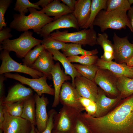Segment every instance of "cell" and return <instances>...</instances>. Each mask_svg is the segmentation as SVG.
Segmentation results:
<instances>
[{"label":"cell","instance_id":"6da1fadb","mask_svg":"<svg viewBox=\"0 0 133 133\" xmlns=\"http://www.w3.org/2000/svg\"><path fill=\"white\" fill-rule=\"evenodd\" d=\"M81 117L93 133H133V94L102 116L93 117L85 112Z\"/></svg>","mask_w":133,"mask_h":133},{"label":"cell","instance_id":"7a4b0ae2","mask_svg":"<svg viewBox=\"0 0 133 133\" xmlns=\"http://www.w3.org/2000/svg\"><path fill=\"white\" fill-rule=\"evenodd\" d=\"M28 10L30 14L27 16L24 13L14 14V19L10 23L9 27L19 32L32 29L37 33L44 26L53 20V18L34 8H30Z\"/></svg>","mask_w":133,"mask_h":133},{"label":"cell","instance_id":"3957f363","mask_svg":"<svg viewBox=\"0 0 133 133\" xmlns=\"http://www.w3.org/2000/svg\"><path fill=\"white\" fill-rule=\"evenodd\" d=\"M127 11L117 9L109 12L102 10L95 18L93 26H98L103 32L108 29L120 30L128 27L133 33V30L127 15Z\"/></svg>","mask_w":133,"mask_h":133},{"label":"cell","instance_id":"277c9868","mask_svg":"<svg viewBox=\"0 0 133 133\" xmlns=\"http://www.w3.org/2000/svg\"><path fill=\"white\" fill-rule=\"evenodd\" d=\"M33 33L28 31L22 33L18 38L4 40L0 44V50H6L10 52L13 51L17 57L23 58L32 48L41 44L42 41L34 37Z\"/></svg>","mask_w":133,"mask_h":133},{"label":"cell","instance_id":"5b68a950","mask_svg":"<svg viewBox=\"0 0 133 133\" xmlns=\"http://www.w3.org/2000/svg\"><path fill=\"white\" fill-rule=\"evenodd\" d=\"M50 35L53 39L65 43H71L92 46L97 44V35L94 28L84 29L77 32L69 33L67 30H58Z\"/></svg>","mask_w":133,"mask_h":133},{"label":"cell","instance_id":"8992f818","mask_svg":"<svg viewBox=\"0 0 133 133\" xmlns=\"http://www.w3.org/2000/svg\"><path fill=\"white\" fill-rule=\"evenodd\" d=\"M9 52L6 50H1L0 59L2 63L0 67V74L15 72L27 74L33 78H38L44 75L40 72L16 62L11 57Z\"/></svg>","mask_w":133,"mask_h":133},{"label":"cell","instance_id":"52a82bcc","mask_svg":"<svg viewBox=\"0 0 133 133\" xmlns=\"http://www.w3.org/2000/svg\"><path fill=\"white\" fill-rule=\"evenodd\" d=\"M117 76L110 71L99 68L94 81L108 97L114 98L120 95L117 86Z\"/></svg>","mask_w":133,"mask_h":133},{"label":"cell","instance_id":"ba28073f","mask_svg":"<svg viewBox=\"0 0 133 133\" xmlns=\"http://www.w3.org/2000/svg\"><path fill=\"white\" fill-rule=\"evenodd\" d=\"M81 113L74 109L63 106L59 112L54 116L53 129L59 132L70 133L75 120Z\"/></svg>","mask_w":133,"mask_h":133},{"label":"cell","instance_id":"9c48e42d","mask_svg":"<svg viewBox=\"0 0 133 133\" xmlns=\"http://www.w3.org/2000/svg\"><path fill=\"white\" fill-rule=\"evenodd\" d=\"M4 74L6 78L14 79L22 84L28 85L40 96L44 94L54 95V89L48 84L47 82V78L45 75L38 78L30 79L22 76L17 73H7Z\"/></svg>","mask_w":133,"mask_h":133},{"label":"cell","instance_id":"30bf717a","mask_svg":"<svg viewBox=\"0 0 133 133\" xmlns=\"http://www.w3.org/2000/svg\"><path fill=\"white\" fill-rule=\"evenodd\" d=\"M81 97L72 83L65 82L60 90V102L63 106L71 108L81 113L85 110L80 101Z\"/></svg>","mask_w":133,"mask_h":133},{"label":"cell","instance_id":"8fae6325","mask_svg":"<svg viewBox=\"0 0 133 133\" xmlns=\"http://www.w3.org/2000/svg\"><path fill=\"white\" fill-rule=\"evenodd\" d=\"M113 41L115 62L119 64L125 63L133 56V43L130 42L127 36L120 37L115 33Z\"/></svg>","mask_w":133,"mask_h":133},{"label":"cell","instance_id":"7c38bea8","mask_svg":"<svg viewBox=\"0 0 133 133\" xmlns=\"http://www.w3.org/2000/svg\"><path fill=\"white\" fill-rule=\"evenodd\" d=\"M4 120L1 129L3 133H29L32 124L21 117L10 115L3 107Z\"/></svg>","mask_w":133,"mask_h":133},{"label":"cell","instance_id":"4fadbf2b","mask_svg":"<svg viewBox=\"0 0 133 133\" xmlns=\"http://www.w3.org/2000/svg\"><path fill=\"white\" fill-rule=\"evenodd\" d=\"M73 28L79 30L80 27L72 13L64 15L47 24L37 34L43 37L50 35L53 31L64 28Z\"/></svg>","mask_w":133,"mask_h":133},{"label":"cell","instance_id":"5bb4252c","mask_svg":"<svg viewBox=\"0 0 133 133\" xmlns=\"http://www.w3.org/2000/svg\"><path fill=\"white\" fill-rule=\"evenodd\" d=\"M122 99L120 95L114 98L108 97L104 91L98 87V95L95 102L97 110L92 116L100 117L105 115L113 109Z\"/></svg>","mask_w":133,"mask_h":133},{"label":"cell","instance_id":"9a60e30c","mask_svg":"<svg viewBox=\"0 0 133 133\" xmlns=\"http://www.w3.org/2000/svg\"><path fill=\"white\" fill-rule=\"evenodd\" d=\"M74 84L81 97L95 102L98 94V87L94 81L80 76L75 78Z\"/></svg>","mask_w":133,"mask_h":133},{"label":"cell","instance_id":"2e32d148","mask_svg":"<svg viewBox=\"0 0 133 133\" xmlns=\"http://www.w3.org/2000/svg\"><path fill=\"white\" fill-rule=\"evenodd\" d=\"M35 103L36 125L38 131L42 132L46 129L49 118L47 107L49 103L48 98L43 94L41 96L34 95Z\"/></svg>","mask_w":133,"mask_h":133},{"label":"cell","instance_id":"e0dca14e","mask_svg":"<svg viewBox=\"0 0 133 133\" xmlns=\"http://www.w3.org/2000/svg\"><path fill=\"white\" fill-rule=\"evenodd\" d=\"M53 81L54 89V98L52 107H56L60 102V94L63 83L71 80V77L66 75L62 70L59 62L56 63L51 72Z\"/></svg>","mask_w":133,"mask_h":133},{"label":"cell","instance_id":"ac0fdd59","mask_svg":"<svg viewBox=\"0 0 133 133\" xmlns=\"http://www.w3.org/2000/svg\"><path fill=\"white\" fill-rule=\"evenodd\" d=\"M52 53L47 50L41 54L31 68L40 72L49 80L52 79L51 72L55 64Z\"/></svg>","mask_w":133,"mask_h":133},{"label":"cell","instance_id":"d6986e66","mask_svg":"<svg viewBox=\"0 0 133 133\" xmlns=\"http://www.w3.org/2000/svg\"><path fill=\"white\" fill-rule=\"evenodd\" d=\"M95 65L99 68L108 70L117 77L125 76L133 78V69L125 63L105 61L99 58Z\"/></svg>","mask_w":133,"mask_h":133},{"label":"cell","instance_id":"ffe728a7","mask_svg":"<svg viewBox=\"0 0 133 133\" xmlns=\"http://www.w3.org/2000/svg\"><path fill=\"white\" fill-rule=\"evenodd\" d=\"M33 95L32 89L20 84H17L9 90L7 96L4 98L3 103H13L24 100Z\"/></svg>","mask_w":133,"mask_h":133},{"label":"cell","instance_id":"44dd1931","mask_svg":"<svg viewBox=\"0 0 133 133\" xmlns=\"http://www.w3.org/2000/svg\"><path fill=\"white\" fill-rule=\"evenodd\" d=\"M91 0H77L72 14L80 28H82L88 21L90 16Z\"/></svg>","mask_w":133,"mask_h":133},{"label":"cell","instance_id":"7402d4cb","mask_svg":"<svg viewBox=\"0 0 133 133\" xmlns=\"http://www.w3.org/2000/svg\"><path fill=\"white\" fill-rule=\"evenodd\" d=\"M47 50L52 53L54 60L58 61L62 64L64 68L65 73L71 77L72 79V83L75 87L74 81L75 78L82 76L77 71L73 64L69 61L67 57L59 50L52 49Z\"/></svg>","mask_w":133,"mask_h":133},{"label":"cell","instance_id":"603a6c76","mask_svg":"<svg viewBox=\"0 0 133 133\" xmlns=\"http://www.w3.org/2000/svg\"><path fill=\"white\" fill-rule=\"evenodd\" d=\"M61 0H54L45 8L39 11L47 16H54L53 20L65 15L72 13L73 11Z\"/></svg>","mask_w":133,"mask_h":133},{"label":"cell","instance_id":"cb8c5ba5","mask_svg":"<svg viewBox=\"0 0 133 133\" xmlns=\"http://www.w3.org/2000/svg\"><path fill=\"white\" fill-rule=\"evenodd\" d=\"M81 44L69 43L66 44L64 48L61 50L63 53L66 57L82 55H96L99 53L97 49L88 50L83 49Z\"/></svg>","mask_w":133,"mask_h":133},{"label":"cell","instance_id":"d4e9b609","mask_svg":"<svg viewBox=\"0 0 133 133\" xmlns=\"http://www.w3.org/2000/svg\"><path fill=\"white\" fill-rule=\"evenodd\" d=\"M35 101L34 95L27 98L25 101L21 117L29 121L35 126Z\"/></svg>","mask_w":133,"mask_h":133},{"label":"cell","instance_id":"484cf974","mask_svg":"<svg viewBox=\"0 0 133 133\" xmlns=\"http://www.w3.org/2000/svg\"><path fill=\"white\" fill-rule=\"evenodd\" d=\"M107 0H92L89 18L82 29L93 28V23L96 17L102 10H106Z\"/></svg>","mask_w":133,"mask_h":133},{"label":"cell","instance_id":"4316f807","mask_svg":"<svg viewBox=\"0 0 133 133\" xmlns=\"http://www.w3.org/2000/svg\"><path fill=\"white\" fill-rule=\"evenodd\" d=\"M117 86L122 99L133 94V78L125 76L117 77Z\"/></svg>","mask_w":133,"mask_h":133},{"label":"cell","instance_id":"83f0119b","mask_svg":"<svg viewBox=\"0 0 133 133\" xmlns=\"http://www.w3.org/2000/svg\"><path fill=\"white\" fill-rule=\"evenodd\" d=\"M45 50L41 44L36 46L33 49L30 50L22 60L23 65L31 68L42 52Z\"/></svg>","mask_w":133,"mask_h":133},{"label":"cell","instance_id":"f1b7e54d","mask_svg":"<svg viewBox=\"0 0 133 133\" xmlns=\"http://www.w3.org/2000/svg\"><path fill=\"white\" fill-rule=\"evenodd\" d=\"M77 71L83 76L94 81V78L99 68L95 64L84 65L73 64Z\"/></svg>","mask_w":133,"mask_h":133},{"label":"cell","instance_id":"f546056e","mask_svg":"<svg viewBox=\"0 0 133 133\" xmlns=\"http://www.w3.org/2000/svg\"><path fill=\"white\" fill-rule=\"evenodd\" d=\"M131 7L128 0H107L106 11L109 12L120 9L128 11Z\"/></svg>","mask_w":133,"mask_h":133},{"label":"cell","instance_id":"4dcf8cb0","mask_svg":"<svg viewBox=\"0 0 133 133\" xmlns=\"http://www.w3.org/2000/svg\"><path fill=\"white\" fill-rule=\"evenodd\" d=\"M97 44L100 45L103 49L104 53L114 54V45L108 39V36L106 33H98L97 35Z\"/></svg>","mask_w":133,"mask_h":133},{"label":"cell","instance_id":"1f68e13d","mask_svg":"<svg viewBox=\"0 0 133 133\" xmlns=\"http://www.w3.org/2000/svg\"><path fill=\"white\" fill-rule=\"evenodd\" d=\"M25 100L13 103H3L2 104L4 108L10 115L21 117Z\"/></svg>","mask_w":133,"mask_h":133},{"label":"cell","instance_id":"d6a6232c","mask_svg":"<svg viewBox=\"0 0 133 133\" xmlns=\"http://www.w3.org/2000/svg\"><path fill=\"white\" fill-rule=\"evenodd\" d=\"M67 58L71 63H78L84 65L95 64L99 58L96 55L74 56L67 57Z\"/></svg>","mask_w":133,"mask_h":133},{"label":"cell","instance_id":"836d02e7","mask_svg":"<svg viewBox=\"0 0 133 133\" xmlns=\"http://www.w3.org/2000/svg\"><path fill=\"white\" fill-rule=\"evenodd\" d=\"M41 44L44 46L46 50L52 49L57 50H61L65 48L66 44L64 42L56 40L50 35L43 37Z\"/></svg>","mask_w":133,"mask_h":133},{"label":"cell","instance_id":"e575fe53","mask_svg":"<svg viewBox=\"0 0 133 133\" xmlns=\"http://www.w3.org/2000/svg\"><path fill=\"white\" fill-rule=\"evenodd\" d=\"M33 8L40 10L42 9L39 6L31 2L28 0H17L14 10L18 12L19 14H26L28 12V8Z\"/></svg>","mask_w":133,"mask_h":133},{"label":"cell","instance_id":"d590c367","mask_svg":"<svg viewBox=\"0 0 133 133\" xmlns=\"http://www.w3.org/2000/svg\"><path fill=\"white\" fill-rule=\"evenodd\" d=\"M80 115L75 120L70 133H93L83 122Z\"/></svg>","mask_w":133,"mask_h":133},{"label":"cell","instance_id":"8d00e7d4","mask_svg":"<svg viewBox=\"0 0 133 133\" xmlns=\"http://www.w3.org/2000/svg\"><path fill=\"white\" fill-rule=\"evenodd\" d=\"M12 2V0H0V30L6 27L4 16L6 12Z\"/></svg>","mask_w":133,"mask_h":133},{"label":"cell","instance_id":"74e56055","mask_svg":"<svg viewBox=\"0 0 133 133\" xmlns=\"http://www.w3.org/2000/svg\"><path fill=\"white\" fill-rule=\"evenodd\" d=\"M57 113L54 109L50 110L48 113L49 118L46 129L43 132H40L35 128L36 133H51L54 127V117Z\"/></svg>","mask_w":133,"mask_h":133},{"label":"cell","instance_id":"f35d334b","mask_svg":"<svg viewBox=\"0 0 133 133\" xmlns=\"http://www.w3.org/2000/svg\"><path fill=\"white\" fill-rule=\"evenodd\" d=\"M11 28L10 27H5L0 30V44L4 40L13 37V35L10 33Z\"/></svg>","mask_w":133,"mask_h":133},{"label":"cell","instance_id":"ab89813d","mask_svg":"<svg viewBox=\"0 0 133 133\" xmlns=\"http://www.w3.org/2000/svg\"><path fill=\"white\" fill-rule=\"evenodd\" d=\"M96 103L93 102L91 104L85 108L86 113L89 115L93 116L97 110Z\"/></svg>","mask_w":133,"mask_h":133},{"label":"cell","instance_id":"60d3db41","mask_svg":"<svg viewBox=\"0 0 133 133\" xmlns=\"http://www.w3.org/2000/svg\"><path fill=\"white\" fill-rule=\"evenodd\" d=\"M6 78L4 74L0 75V99L4 98V81Z\"/></svg>","mask_w":133,"mask_h":133},{"label":"cell","instance_id":"b9f144b4","mask_svg":"<svg viewBox=\"0 0 133 133\" xmlns=\"http://www.w3.org/2000/svg\"><path fill=\"white\" fill-rule=\"evenodd\" d=\"M4 98L0 99V129L2 128L4 120V112L2 103Z\"/></svg>","mask_w":133,"mask_h":133},{"label":"cell","instance_id":"7bdbcfd3","mask_svg":"<svg viewBox=\"0 0 133 133\" xmlns=\"http://www.w3.org/2000/svg\"><path fill=\"white\" fill-rule=\"evenodd\" d=\"M63 3L65 4L73 11H74L76 4L77 0H61Z\"/></svg>","mask_w":133,"mask_h":133},{"label":"cell","instance_id":"ee69618b","mask_svg":"<svg viewBox=\"0 0 133 133\" xmlns=\"http://www.w3.org/2000/svg\"><path fill=\"white\" fill-rule=\"evenodd\" d=\"M80 100L81 104L84 108L94 102L89 99L81 97L80 98Z\"/></svg>","mask_w":133,"mask_h":133},{"label":"cell","instance_id":"f6af8a7d","mask_svg":"<svg viewBox=\"0 0 133 133\" xmlns=\"http://www.w3.org/2000/svg\"><path fill=\"white\" fill-rule=\"evenodd\" d=\"M53 1L52 0H40L34 3L38 6H40L42 8V9H43L47 7Z\"/></svg>","mask_w":133,"mask_h":133},{"label":"cell","instance_id":"bcb514c9","mask_svg":"<svg viewBox=\"0 0 133 133\" xmlns=\"http://www.w3.org/2000/svg\"><path fill=\"white\" fill-rule=\"evenodd\" d=\"M128 11L127 16L133 30V6L131 7Z\"/></svg>","mask_w":133,"mask_h":133},{"label":"cell","instance_id":"7dc6e473","mask_svg":"<svg viewBox=\"0 0 133 133\" xmlns=\"http://www.w3.org/2000/svg\"><path fill=\"white\" fill-rule=\"evenodd\" d=\"M127 65L130 67H133V56L129 59L125 63Z\"/></svg>","mask_w":133,"mask_h":133},{"label":"cell","instance_id":"c3c4849f","mask_svg":"<svg viewBox=\"0 0 133 133\" xmlns=\"http://www.w3.org/2000/svg\"><path fill=\"white\" fill-rule=\"evenodd\" d=\"M35 128V126L32 124L31 130L29 133H36Z\"/></svg>","mask_w":133,"mask_h":133},{"label":"cell","instance_id":"681fc988","mask_svg":"<svg viewBox=\"0 0 133 133\" xmlns=\"http://www.w3.org/2000/svg\"><path fill=\"white\" fill-rule=\"evenodd\" d=\"M51 133H67L58 132L53 129Z\"/></svg>","mask_w":133,"mask_h":133},{"label":"cell","instance_id":"f907efd6","mask_svg":"<svg viewBox=\"0 0 133 133\" xmlns=\"http://www.w3.org/2000/svg\"><path fill=\"white\" fill-rule=\"evenodd\" d=\"M128 1L131 5L133 4V0H128Z\"/></svg>","mask_w":133,"mask_h":133},{"label":"cell","instance_id":"816d5d0a","mask_svg":"<svg viewBox=\"0 0 133 133\" xmlns=\"http://www.w3.org/2000/svg\"><path fill=\"white\" fill-rule=\"evenodd\" d=\"M3 131L2 129H0V133H3Z\"/></svg>","mask_w":133,"mask_h":133},{"label":"cell","instance_id":"f5cc1de1","mask_svg":"<svg viewBox=\"0 0 133 133\" xmlns=\"http://www.w3.org/2000/svg\"><path fill=\"white\" fill-rule=\"evenodd\" d=\"M131 68L133 69V67H131Z\"/></svg>","mask_w":133,"mask_h":133},{"label":"cell","instance_id":"db71d44e","mask_svg":"<svg viewBox=\"0 0 133 133\" xmlns=\"http://www.w3.org/2000/svg\"></svg>","mask_w":133,"mask_h":133}]
</instances>
